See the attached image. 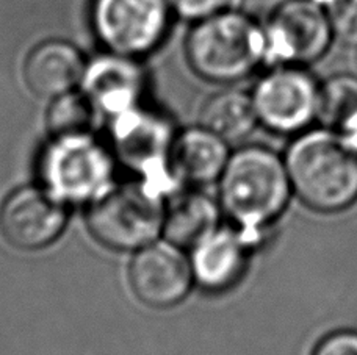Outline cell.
<instances>
[{
    "label": "cell",
    "instance_id": "6da1fadb",
    "mask_svg": "<svg viewBox=\"0 0 357 355\" xmlns=\"http://www.w3.org/2000/svg\"><path fill=\"white\" fill-rule=\"evenodd\" d=\"M225 218L260 243L293 194L285 160L265 145H243L229 157L218 179Z\"/></svg>",
    "mask_w": 357,
    "mask_h": 355
},
{
    "label": "cell",
    "instance_id": "7a4b0ae2",
    "mask_svg": "<svg viewBox=\"0 0 357 355\" xmlns=\"http://www.w3.org/2000/svg\"><path fill=\"white\" fill-rule=\"evenodd\" d=\"M293 194L320 213H339L357 200V150L339 132L304 130L284 157Z\"/></svg>",
    "mask_w": 357,
    "mask_h": 355
},
{
    "label": "cell",
    "instance_id": "3957f363",
    "mask_svg": "<svg viewBox=\"0 0 357 355\" xmlns=\"http://www.w3.org/2000/svg\"><path fill=\"white\" fill-rule=\"evenodd\" d=\"M185 56L201 79L234 85L265 65L264 25L245 13L220 11L195 22L185 42Z\"/></svg>",
    "mask_w": 357,
    "mask_h": 355
},
{
    "label": "cell",
    "instance_id": "277c9868",
    "mask_svg": "<svg viewBox=\"0 0 357 355\" xmlns=\"http://www.w3.org/2000/svg\"><path fill=\"white\" fill-rule=\"evenodd\" d=\"M167 196L137 177L114 182L86 205L91 237L107 249L135 252L162 237Z\"/></svg>",
    "mask_w": 357,
    "mask_h": 355
},
{
    "label": "cell",
    "instance_id": "5b68a950",
    "mask_svg": "<svg viewBox=\"0 0 357 355\" xmlns=\"http://www.w3.org/2000/svg\"><path fill=\"white\" fill-rule=\"evenodd\" d=\"M118 163L107 141L89 133L50 136L36 161L40 183L71 205H88L116 182Z\"/></svg>",
    "mask_w": 357,
    "mask_h": 355
},
{
    "label": "cell",
    "instance_id": "8992f818",
    "mask_svg": "<svg viewBox=\"0 0 357 355\" xmlns=\"http://www.w3.org/2000/svg\"><path fill=\"white\" fill-rule=\"evenodd\" d=\"M176 133L163 113L142 104L108 119L107 144L118 166L169 196L181 188L169 168Z\"/></svg>",
    "mask_w": 357,
    "mask_h": 355
},
{
    "label": "cell",
    "instance_id": "52a82bcc",
    "mask_svg": "<svg viewBox=\"0 0 357 355\" xmlns=\"http://www.w3.org/2000/svg\"><path fill=\"white\" fill-rule=\"evenodd\" d=\"M265 65L307 66L323 58L335 40L320 0H284L264 24Z\"/></svg>",
    "mask_w": 357,
    "mask_h": 355
},
{
    "label": "cell",
    "instance_id": "ba28073f",
    "mask_svg": "<svg viewBox=\"0 0 357 355\" xmlns=\"http://www.w3.org/2000/svg\"><path fill=\"white\" fill-rule=\"evenodd\" d=\"M169 13L168 0H94L93 29L107 52L139 60L165 40Z\"/></svg>",
    "mask_w": 357,
    "mask_h": 355
},
{
    "label": "cell",
    "instance_id": "9c48e42d",
    "mask_svg": "<svg viewBox=\"0 0 357 355\" xmlns=\"http://www.w3.org/2000/svg\"><path fill=\"white\" fill-rule=\"evenodd\" d=\"M321 85L304 66H271L251 93L259 124L280 135H298L318 119Z\"/></svg>",
    "mask_w": 357,
    "mask_h": 355
},
{
    "label": "cell",
    "instance_id": "30bf717a",
    "mask_svg": "<svg viewBox=\"0 0 357 355\" xmlns=\"http://www.w3.org/2000/svg\"><path fill=\"white\" fill-rule=\"evenodd\" d=\"M69 205L44 188L25 185L11 191L0 205V235L19 251H41L65 232Z\"/></svg>",
    "mask_w": 357,
    "mask_h": 355
},
{
    "label": "cell",
    "instance_id": "8fae6325",
    "mask_svg": "<svg viewBox=\"0 0 357 355\" xmlns=\"http://www.w3.org/2000/svg\"><path fill=\"white\" fill-rule=\"evenodd\" d=\"M127 278L137 299L157 310L181 303L195 285L188 252L165 238L133 252Z\"/></svg>",
    "mask_w": 357,
    "mask_h": 355
},
{
    "label": "cell",
    "instance_id": "7c38bea8",
    "mask_svg": "<svg viewBox=\"0 0 357 355\" xmlns=\"http://www.w3.org/2000/svg\"><path fill=\"white\" fill-rule=\"evenodd\" d=\"M80 90L108 120L144 104L148 77L137 58L105 52L86 61Z\"/></svg>",
    "mask_w": 357,
    "mask_h": 355
},
{
    "label": "cell",
    "instance_id": "4fadbf2b",
    "mask_svg": "<svg viewBox=\"0 0 357 355\" xmlns=\"http://www.w3.org/2000/svg\"><path fill=\"white\" fill-rule=\"evenodd\" d=\"M256 243L235 226H220L188 251L195 285L222 293L243 278Z\"/></svg>",
    "mask_w": 357,
    "mask_h": 355
},
{
    "label": "cell",
    "instance_id": "5bb4252c",
    "mask_svg": "<svg viewBox=\"0 0 357 355\" xmlns=\"http://www.w3.org/2000/svg\"><path fill=\"white\" fill-rule=\"evenodd\" d=\"M231 154V144L213 132L188 127L176 133L169 168L181 187L204 188L218 182Z\"/></svg>",
    "mask_w": 357,
    "mask_h": 355
},
{
    "label": "cell",
    "instance_id": "9a60e30c",
    "mask_svg": "<svg viewBox=\"0 0 357 355\" xmlns=\"http://www.w3.org/2000/svg\"><path fill=\"white\" fill-rule=\"evenodd\" d=\"M86 60L71 42L49 40L31 50L24 61L27 90L40 99H54L80 88Z\"/></svg>",
    "mask_w": 357,
    "mask_h": 355
},
{
    "label": "cell",
    "instance_id": "2e32d148",
    "mask_svg": "<svg viewBox=\"0 0 357 355\" xmlns=\"http://www.w3.org/2000/svg\"><path fill=\"white\" fill-rule=\"evenodd\" d=\"M222 216L218 198L206 193L204 188L181 187L165 200L162 237L188 252L218 229Z\"/></svg>",
    "mask_w": 357,
    "mask_h": 355
},
{
    "label": "cell",
    "instance_id": "e0dca14e",
    "mask_svg": "<svg viewBox=\"0 0 357 355\" xmlns=\"http://www.w3.org/2000/svg\"><path fill=\"white\" fill-rule=\"evenodd\" d=\"M259 124L250 93L225 88L206 99L199 111V125L213 132L226 143L245 139Z\"/></svg>",
    "mask_w": 357,
    "mask_h": 355
},
{
    "label": "cell",
    "instance_id": "ac0fdd59",
    "mask_svg": "<svg viewBox=\"0 0 357 355\" xmlns=\"http://www.w3.org/2000/svg\"><path fill=\"white\" fill-rule=\"evenodd\" d=\"M318 120L339 133L357 123V75L339 74L324 81Z\"/></svg>",
    "mask_w": 357,
    "mask_h": 355
},
{
    "label": "cell",
    "instance_id": "d6986e66",
    "mask_svg": "<svg viewBox=\"0 0 357 355\" xmlns=\"http://www.w3.org/2000/svg\"><path fill=\"white\" fill-rule=\"evenodd\" d=\"M99 113L86 94L77 88L50 99L46 111V127L50 136L77 135L93 132Z\"/></svg>",
    "mask_w": 357,
    "mask_h": 355
},
{
    "label": "cell",
    "instance_id": "ffe728a7",
    "mask_svg": "<svg viewBox=\"0 0 357 355\" xmlns=\"http://www.w3.org/2000/svg\"><path fill=\"white\" fill-rule=\"evenodd\" d=\"M326 8L335 40L357 47V0H320Z\"/></svg>",
    "mask_w": 357,
    "mask_h": 355
},
{
    "label": "cell",
    "instance_id": "44dd1931",
    "mask_svg": "<svg viewBox=\"0 0 357 355\" xmlns=\"http://www.w3.org/2000/svg\"><path fill=\"white\" fill-rule=\"evenodd\" d=\"M169 8L185 21L199 22L227 10L231 0H168Z\"/></svg>",
    "mask_w": 357,
    "mask_h": 355
},
{
    "label": "cell",
    "instance_id": "7402d4cb",
    "mask_svg": "<svg viewBox=\"0 0 357 355\" xmlns=\"http://www.w3.org/2000/svg\"><path fill=\"white\" fill-rule=\"evenodd\" d=\"M314 355H357V332L340 331L328 335L317 346Z\"/></svg>",
    "mask_w": 357,
    "mask_h": 355
},
{
    "label": "cell",
    "instance_id": "603a6c76",
    "mask_svg": "<svg viewBox=\"0 0 357 355\" xmlns=\"http://www.w3.org/2000/svg\"><path fill=\"white\" fill-rule=\"evenodd\" d=\"M340 135L347 139V143L351 145L354 150H357V123L353 124L349 129H347L345 132H342Z\"/></svg>",
    "mask_w": 357,
    "mask_h": 355
}]
</instances>
